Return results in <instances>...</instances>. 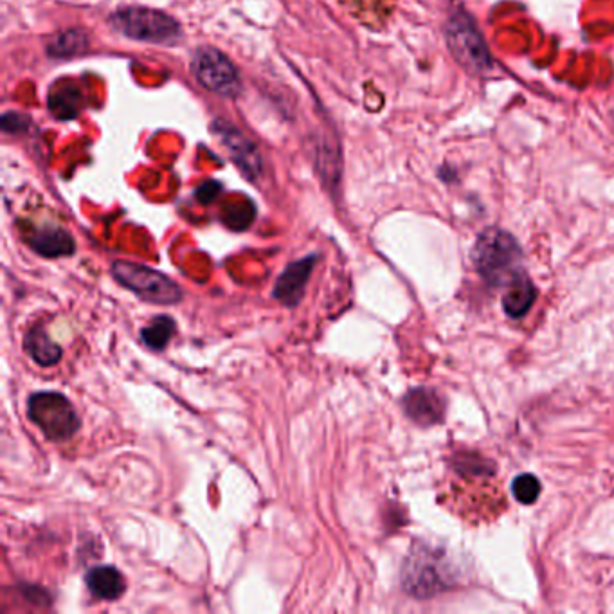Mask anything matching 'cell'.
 Returning <instances> with one entry per match:
<instances>
[{
	"label": "cell",
	"instance_id": "1",
	"mask_svg": "<svg viewBox=\"0 0 614 614\" xmlns=\"http://www.w3.org/2000/svg\"><path fill=\"white\" fill-rule=\"evenodd\" d=\"M472 260L490 287H508L515 278L524 274L521 247L514 236L497 227H490L479 235Z\"/></svg>",
	"mask_w": 614,
	"mask_h": 614
},
{
	"label": "cell",
	"instance_id": "2",
	"mask_svg": "<svg viewBox=\"0 0 614 614\" xmlns=\"http://www.w3.org/2000/svg\"><path fill=\"white\" fill-rule=\"evenodd\" d=\"M28 418L49 442H67L82 427V418L64 393L38 391L28 400Z\"/></svg>",
	"mask_w": 614,
	"mask_h": 614
},
{
	"label": "cell",
	"instance_id": "3",
	"mask_svg": "<svg viewBox=\"0 0 614 614\" xmlns=\"http://www.w3.org/2000/svg\"><path fill=\"white\" fill-rule=\"evenodd\" d=\"M112 276L121 287L134 292L137 298L152 305L170 307L181 303L184 290L179 283L168 278L163 272L155 271L145 265L132 262H119L112 265Z\"/></svg>",
	"mask_w": 614,
	"mask_h": 614
},
{
	"label": "cell",
	"instance_id": "4",
	"mask_svg": "<svg viewBox=\"0 0 614 614\" xmlns=\"http://www.w3.org/2000/svg\"><path fill=\"white\" fill-rule=\"evenodd\" d=\"M112 28L121 35L150 44H172L181 37V26L163 11L150 8H121L110 17Z\"/></svg>",
	"mask_w": 614,
	"mask_h": 614
},
{
	"label": "cell",
	"instance_id": "5",
	"mask_svg": "<svg viewBox=\"0 0 614 614\" xmlns=\"http://www.w3.org/2000/svg\"><path fill=\"white\" fill-rule=\"evenodd\" d=\"M447 44L458 64L469 73L481 74L490 67L485 38L470 15L458 11L447 24Z\"/></svg>",
	"mask_w": 614,
	"mask_h": 614
},
{
	"label": "cell",
	"instance_id": "6",
	"mask_svg": "<svg viewBox=\"0 0 614 614\" xmlns=\"http://www.w3.org/2000/svg\"><path fill=\"white\" fill-rule=\"evenodd\" d=\"M191 71L202 87L224 98H235L242 91V82L233 62L215 47L197 49L191 62Z\"/></svg>",
	"mask_w": 614,
	"mask_h": 614
},
{
	"label": "cell",
	"instance_id": "7",
	"mask_svg": "<svg viewBox=\"0 0 614 614\" xmlns=\"http://www.w3.org/2000/svg\"><path fill=\"white\" fill-rule=\"evenodd\" d=\"M213 132L215 136L220 137V141L224 143L227 152L231 154L236 166L242 170L245 177L251 181L258 179L262 173V157L258 154L256 146L238 128L224 119H217L213 123Z\"/></svg>",
	"mask_w": 614,
	"mask_h": 614
},
{
	"label": "cell",
	"instance_id": "8",
	"mask_svg": "<svg viewBox=\"0 0 614 614\" xmlns=\"http://www.w3.org/2000/svg\"><path fill=\"white\" fill-rule=\"evenodd\" d=\"M317 254H310L301 260L289 263L285 271L281 272L280 278L272 289V298L280 301L283 307L296 308L305 296L308 280L316 267Z\"/></svg>",
	"mask_w": 614,
	"mask_h": 614
},
{
	"label": "cell",
	"instance_id": "9",
	"mask_svg": "<svg viewBox=\"0 0 614 614\" xmlns=\"http://www.w3.org/2000/svg\"><path fill=\"white\" fill-rule=\"evenodd\" d=\"M402 406L406 415L420 425L438 424L442 422L445 413L443 398L429 388L411 389L402 400Z\"/></svg>",
	"mask_w": 614,
	"mask_h": 614
},
{
	"label": "cell",
	"instance_id": "10",
	"mask_svg": "<svg viewBox=\"0 0 614 614\" xmlns=\"http://www.w3.org/2000/svg\"><path fill=\"white\" fill-rule=\"evenodd\" d=\"M85 584L94 598L114 602L127 593V580L114 566H94L85 575Z\"/></svg>",
	"mask_w": 614,
	"mask_h": 614
},
{
	"label": "cell",
	"instance_id": "11",
	"mask_svg": "<svg viewBox=\"0 0 614 614\" xmlns=\"http://www.w3.org/2000/svg\"><path fill=\"white\" fill-rule=\"evenodd\" d=\"M28 244L35 253L44 258H64L73 256L76 242L62 227L46 226L28 236Z\"/></svg>",
	"mask_w": 614,
	"mask_h": 614
},
{
	"label": "cell",
	"instance_id": "12",
	"mask_svg": "<svg viewBox=\"0 0 614 614\" xmlns=\"http://www.w3.org/2000/svg\"><path fill=\"white\" fill-rule=\"evenodd\" d=\"M24 348L29 357L37 362L42 368H51L62 361L64 350L60 344H56L44 326H33L24 337Z\"/></svg>",
	"mask_w": 614,
	"mask_h": 614
},
{
	"label": "cell",
	"instance_id": "13",
	"mask_svg": "<svg viewBox=\"0 0 614 614\" xmlns=\"http://www.w3.org/2000/svg\"><path fill=\"white\" fill-rule=\"evenodd\" d=\"M535 298H537V289L533 287L532 280L524 272L506 287L503 308L508 316L519 319L532 308Z\"/></svg>",
	"mask_w": 614,
	"mask_h": 614
},
{
	"label": "cell",
	"instance_id": "14",
	"mask_svg": "<svg viewBox=\"0 0 614 614\" xmlns=\"http://www.w3.org/2000/svg\"><path fill=\"white\" fill-rule=\"evenodd\" d=\"M177 332V323L170 316H157L141 330V341L152 352H163Z\"/></svg>",
	"mask_w": 614,
	"mask_h": 614
},
{
	"label": "cell",
	"instance_id": "15",
	"mask_svg": "<svg viewBox=\"0 0 614 614\" xmlns=\"http://www.w3.org/2000/svg\"><path fill=\"white\" fill-rule=\"evenodd\" d=\"M87 47H89L87 35L80 29H73L56 35L55 40L49 44V55L55 58H69L80 55Z\"/></svg>",
	"mask_w": 614,
	"mask_h": 614
},
{
	"label": "cell",
	"instance_id": "16",
	"mask_svg": "<svg viewBox=\"0 0 614 614\" xmlns=\"http://www.w3.org/2000/svg\"><path fill=\"white\" fill-rule=\"evenodd\" d=\"M512 492L521 505H533L541 494V483L532 474H521L514 479Z\"/></svg>",
	"mask_w": 614,
	"mask_h": 614
},
{
	"label": "cell",
	"instance_id": "17",
	"mask_svg": "<svg viewBox=\"0 0 614 614\" xmlns=\"http://www.w3.org/2000/svg\"><path fill=\"white\" fill-rule=\"evenodd\" d=\"M49 105H51V110L55 112V116H58V118L71 119L78 112L80 100H78L76 91H69L67 94L65 92H56V96H51V103Z\"/></svg>",
	"mask_w": 614,
	"mask_h": 614
},
{
	"label": "cell",
	"instance_id": "18",
	"mask_svg": "<svg viewBox=\"0 0 614 614\" xmlns=\"http://www.w3.org/2000/svg\"><path fill=\"white\" fill-rule=\"evenodd\" d=\"M253 218V206H249V208L245 209L244 204V206H238V208H233L231 211H226L224 222H226L227 227L236 229V231H242V229H247V227H249V224L253 222Z\"/></svg>",
	"mask_w": 614,
	"mask_h": 614
},
{
	"label": "cell",
	"instance_id": "19",
	"mask_svg": "<svg viewBox=\"0 0 614 614\" xmlns=\"http://www.w3.org/2000/svg\"><path fill=\"white\" fill-rule=\"evenodd\" d=\"M2 128L6 132H19V130H26L28 128V119L24 118L22 114H6L2 118Z\"/></svg>",
	"mask_w": 614,
	"mask_h": 614
},
{
	"label": "cell",
	"instance_id": "20",
	"mask_svg": "<svg viewBox=\"0 0 614 614\" xmlns=\"http://www.w3.org/2000/svg\"><path fill=\"white\" fill-rule=\"evenodd\" d=\"M218 193H220V184L215 181H209L204 186H200L199 191H197V199L202 204H211L213 200L217 199Z\"/></svg>",
	"mask_w": 614,
	"mask_h": 614
}]
</instances>
